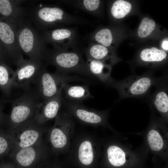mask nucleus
<instances>
[{"instance_id": "1", "label": "nucleus", "mask_w": 168, "mask_h": 168, "mask_svg": "<svg viewBox=\"0 0 168 168\" xmlns=\"http://www.w3.org/2000/svg\"><path fill=\"white\" fill-rule=\"evenodd\" d=\"M27 18L39 32L74 24L84 23V21L67 13L59 6L37 4L28 10Z\"/></svg>"}, {"instance_id": "2", "label": "nucleus", "mask_w": 168, "mask_h": 168, "mask_svg": "<svg viewBox=\"0 0 168 168\" xmlns=\"http://www.w3.org/2000/svg\"><path fill=\"white\" fill-rule=\"evenodd\" d=\"M44 63L47 66L49 64L54 66L55 72L59 74L75 73L91 79L96 78L89 71L82 54L76 49H49Z\"/></svg>"}, {"instance_id": "3", "label": "nucleus", "mask_w": 168, "mask_h": 168, "mask_svg": "<svg viewBox=\"0 0 168 168\" xmlns=\"http://www.w3.org/2000/svg\"><path fill=\"white\" fill-rule=\"evenodd\" d=\"M24 90L21 95L10 101L12 110L7 118L9 132L35 116L44 103L34 87Z\"/></svg>"}, {"instance_id": "4", "label": "nucleus", "mask_w": 168, "mask_h": 168, "mask_svg": "<svg viewBox=\"0 0 168 168\" xmlns=\"http://www.w3.org/2000/svg\"><path fill=\"white\" fill-rule=\"evenodd\" d=\"M16 38L20 49L30 59L44 63L49 49L40 33L27 18L18 29Z\"/></svg>"}, {"instance_id": "5", "label": "nucleus", "mask_w": 168, "mask_h": 168, "mask_svg": "<svg viewBox=\"0 0 168 168\" xmlns=\"http://www.w3.org/2000/svg\"><path fill=\"white\" fill-rule=\"evenodd\" d=\"M46 66L40 71L32 83L40 98L45 103L62 89L61 84L63 82L81 81L82 78L68 74H62L56 72H49Z\"/></svg>"}, {"instance_id": "6", "label": "nucleus", "mask_w": 168, "mask_h": 168, "mask_svg": "<svg viewBox=\"0 0 168 168\" xmlns=\"http://www.w3.org/2000/svg\"><path fill=\"white\" fill-rule=\"evenodd\" d=\"M35 115L9 132L12 151L32 146L42 139L44 124L37 121Z\"/></svg>"}, {"instance_id": "7", "label": "nucleus", "mask_w": 168, "mask_h": 168, "mask_svg": "<svg viewBox=\"0 0 168 168\" xmlns=\"http://www.w3.org/2000/svg\"><path fill=\"white\" fill-rule=\"evenodd\" d=\"M17 30L16 26L0 16V48L7 64L16 67L24 59L16 38Z\"/></svg>"}, {"instance_id": "8", "label": "nucleus", "mask_w": 168, "mask_h": 168, "mask_svg": "<svg viewBox=\"0 0 168 168\" xmlns=\"http://www.w3.org/2000/svg\"><path fill=\"white\" fill-rule=\"evenodd\" d=\"M45 150L41 139L32 146L12 151L11 161L16 168H36L45 160Z\"/></svg>"}, {"instance_id": "9", "label": "nucleus", "mask_w": 168, "mask_h": 168, "mask_svg": "<svg viewBox=\"0 0 168 168\" xmlns=\"http://www.w3.org/2000/svg\"><path fill=\"white\" fill-rule=\"evenodd\" d=\"M40 33L46 44H52L53 48L63 50L76 49L77 36L73 29L64 27Z\"/></svg>"}, {"instance_id": "10", "label": "nucleus", "mask_w": 168, "mask_h": 168, "mask_svg": "<svg viewBox=\"0 0 168 168\" xmlns=\"http://www.w3.org/2000/svg\"><path fill=\"white\" fill-rule=\"evenodd\" d=\"M45 66H46L40 61L30 59L23 60L18 64L14 72L13 87L24 90L28 88Z\"/></svg>"}, {"instance_id": "11", "label": "nucleus", "mask_w": 168, "mask_h": 168, "mask_svg": "<svg viewBox=\"0 0 168 168\" xmlns=\"http://www.w3.org/2000/svg\"><path fill=\"white\" fill-rule=\"evenodd\" d=\"M24 1L0 0V16L18 29L23 24L27 16L28 10L21 5Z\"/></svg>"}, {"instance_id": "12", "label": "nucleus", "mask_w": 168, "mask_h": 168, "mask_svg": "<svg viewBox=\"0 0 168 168\" xmlns=\"http://www.w3.org/2000/svg\"><path fill=\"white\" fill-rule=\"evenodd\" d=\"M62 89L39 108L35 117L37 121L43 124L47 121L56 117L63 100Z\"/></svg>"}, {"instance_id": "13", "label": "nucleus", "mask_w": 168, "mask_h": 168, "mask_svg": "<svg viewBox=\"0 0 168 168\" xmlns=\"http://www.w3.org/2000/svg\"><path fill=\"white\" fill-rule=\"evenodd\" d=\"M153 83V80L147 76L141 77L126 82L122 89L123 93L127 96H135L146 93Z\"/></svg>"}, {"instance_id": "14", "label": "nucleus", "mask_w": 168, "mask_h": 168, "mask_svg": "<svg viewBox=\"0 0 168 168\" xmlns=\"http://www.w3.org/2000/svg\"><path fill=\"white\" fill-rule=\"evenodd\" d=\"M61 87L65 100L82 102L94 98L90 91L88 86L87 85L73 86L69 84L67 82H63Z\"/></svg>"}, {"instance_id": "15", "label": "nucleus", "mask_w": 168, "mask_h": 168, "mask_svg": "<svg viewBox=\"0 0 168 168\" xmlns=\"http://www.w3.org/2000/svg\"><path fill=\"white\" fill-rule=\"evenodd\" d=\"M14 72L8 64L0 60V90L3 97L10 102Z\"/></svg>"}, {"instance_id": "16", "label": "nucleus", "mask_w": 168, "mask_h": 168, "mask_svg": "<svg viewBox=\"0 0 168 168\" xmlns=\"http://www.w3.org/2000/svg\"><path fill=\"white\" fill-rule=\"evenodd\" d=\"M86 63L91 73L95 78L109 85L112 79L110 66L101 61L87 58Z\"/></svg>"}, {"instance_id": "17", "label": "nucleus", "mask_w": 168, "mask_h": 168, "mask_svg": "<svg viewBox=\"0 0 168 168\" xmlns=\"http://www.w3.org/2000/svg\"><path fill=\"white\" fill-rule=\"evenodd\" d=\"M85 53L88 59L98 60L105 63L106 60L112 59L109 55L107 47L97 43H90Z\"/></svg>"}, {"instance_id": "18", "label": "nucleus", "mask_w": 168, "mask_h": 168, "mask_svg": "<svg viewBox=\"0 0 168 168\" xmlns=\"http://www.w3.org/2000/svg\"><path fill=\"white\" fill-rule=\"evenodd\" d=\"M107 154L109 161L113 166L120 167L125 165L126 160L125 153L119 147L110 146L108 149Z\"/></svg>"}, {"instance_id": "19", "label": "nucleus", "mask_w": 168, "mask_h": 168, "mask_svg": "<svg viewBox=\"0 0 168 168\" xmlns=\"http://www.w3.org/2000/svg\"><path fill=\"white\" fill-rule=\"evenodd\" d=\"M166 56L167 53L164 50L155 47L144 49L140 54V57L142 61L149 62L162 61Z\"/></svg>"}, {"instance_id": "20", "label": "nucleus", "mask_w": 168, "mask_h": 168, "mask_svg": "<svg viewBox=\"0 0 168 168\" xmlns=\"http://www.w3.org/2000/svg\"><path fill=\"white\" fill-rule=\"evenodd\" d=\"M64 2L92 14L97 11L100 4L99 0L67 1Z\"/></svg>"}, {"instance_id": "21", "label": "nucleus", "mask_w": 168, "mask_h": 168, "mask_svg": "<svg viewBox=\"0 0 168 168\" xmlns=\"http://www.w3.org/2000/svg\"><path fill=\"white\" fill-rule=\"evenodd\" d=\"M91 40L99 44L108 47L110 46L113 41L111 31L109 29L103 28L91 34L90 36Z\"/></svg>"}, {"instance_id": "22", "label": "nucleus", "mask_w": 168, "mask_h": 168, "mask_svg": "<svg viewBox=\"0 0 168 168\" xmlns=\"http://www.w3.org/2000/svg\"><path fill=\"white\" fill-rule=\"evenodd\" d=\"M78 158L83 164L88 165L93 161L94 154L91 143L85 141L80 145L78 150Z\"/></svg>"}, {"instance_id": "23", "label": "nucleus", "mask_w": 168, "mask_h": 168, "mask_svg": "<svg viewBox=\"0 0 168 168\" xmlns=\"http://www.w3.org/2000/svg\"><path fill=\"white\" fill-rule=\"evenodd\" d=\"M132 9L131 4L127 1L118 0L113 4L111 9L112 16L117 19L123 18L128 14Z\"/></svg>"}, {"instance_id": "24", "label": "nucleus", "mask_w": 168, "mask_h": 168, "mask_svg": "<svg viewBox=\"0 0 168 168\" xmlns=\"http://www.w3.org/2000/svg\"><path fill=\"white\" fill-rule=\"evenodd\" d=\"M50 140L52 146L56 149L63 148L67 142V137L65 134L61 129L57 127L52 130Z\"/></svg>"}, {"instance_id": "25", "label": "nucleus", "mask_w": 168, "mask_h": 168, "mask_svg": "<svg viewBox=\"0 0 168 168\" xmlns=\"http://www.w3.org/2000/svg\"><path fill=\"white\" fill-rule=\"evenodd\" d=\"M147 140L151 149L155 151L161 150L164 145L161 136L157 131L152 129L150 130L147 136Z\"/></svg>"}, {"instance_id": "26", "label": "nucleus", "mask_w": 168, "mask_h": 168, "mask_svg": "<svg viewBox=\"0 0 168 168\" xmlns=\"http://www.w3.org/2000/svg\"><path fill=\"white\" fill-rule=\"evenodd\" d=\"M154 103L157 110L162 113H166L168 111V96L164 91H159L156 95Z\"/></svg>"}, {"instance_id": "27", "label": "nucleus", "mask_w": 168, "mask_h": 168, "mask_svg": "<svg viewBox=\"0 0 168 168\" xmlns=\"http://www.w3.org/2000/svg\"><path fill=\"white\" fill-rule=\"evenodd\" d=\"M156 24L154 21L147 17L143 18L141 21L138 31V36L142 38L149 35L154 29Z\"/></svg>"}, {"instance_id": "28", "label": "nucleus", "mask_w": 168, "mask_h": 168, "mask_svg": "<svg viewBox=\"0 0 168 168\" xmlns=\"http://www.w3.org/2000/svg\"><path fill=\"white\" fill-rule=\"evenodd\" d=\"M12 148V146L10 141H7L2 137L0 136V154H3L9 149V147Z\"/></svg>"}, {"instance_id": "29", "label": "nucleus", "mask_w": 168, "mask_h": 168, "mask_svg": "<svg viewBox=\"0 0 168 168\" xmlns=\"http://www.w3.org/2000/svg\"><path fill=\"white\" fill-rule=\"evenodd\" d=\"M168 40H166L163 41V42L162 43V48L166 50H168Z\"/></svg>"}, {"instance_id": "30", "label": "nucleus", "mask_w": 168, "mask_h": 168, "mask_svg": "<svg viewBox=\"0 0 168 168\" xmlns=\"http://www.w3.org/2000/svg\"><path fill=\"white\" fill-rule=\"evenodd\" d=\"M45 160L42 162L36 168H48L45 164Z\"/></svg>"}, {"instance_id": "31", "label": "nucleus", "mask_w": 168, "mask_h": 168, "mask_svg": "<svg viewBox=\"0 0 168 168\" xmlns=\"http://www.w3.org/2000/svg\"><path fill=\"white\" fill-rule=\"evenodd\" d=\"M7 168H16V167L13 163L11 161V162L8 164Z\"/></svg>"}, {"instance_id": "32", "label": "nucleus", "mask_w": 168, "mask_h": 168, "mask_svg": "<svg viewBox=\"0 0 168 168\" xmlns=\"http://www.w3.org/2000/svg\"><path fill=\"white\" fill-rule=\"evenodd\" d=\"M2 102H3V101L2 100H0V117H1V116H0V115H1V110L3 105Z\"/></svg>"}]
</instances>
